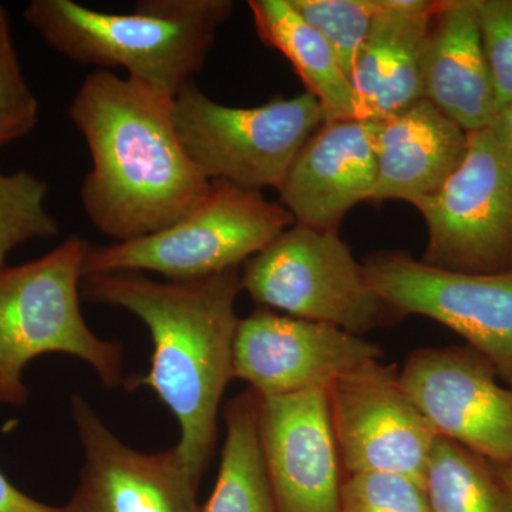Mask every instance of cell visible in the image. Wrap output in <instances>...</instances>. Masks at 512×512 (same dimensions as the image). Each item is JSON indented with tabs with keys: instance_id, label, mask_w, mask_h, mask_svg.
<instances>
[{
	"instance_id": "obj_1",
	"label": "cell",
	"mask_w": 512,
	"mask_h": 512,
	"mask_svg": "<svg viewBox=\"0 0 512 512\" xmlns=\"http://www.w3.org/2000/svg\"><path fill=\"white\" fill-rule=\"evenodd\" d=\"M173 107L174 97L96 70L67 109L92 157L80 188L84 214L116 242L170 227L210 192L178 137Z\"/></svg>"
},
{
	"instance_id": "obj_2",
	"label": "cell",
	"mask_w": 512,
	"mask_h": 512,
	"mask_svg": "<svg viewBox=\"0 0 512 512\" xmlns=\"http://www.w3.org/2000/svg\"><path fill=\"white\" fill-rule=\"evenodd\" d=\"M241 266L204 278L156 282L141 272L83 276L86 301L137 316L153 339L150 372L131 383L150 387L180 424L175 450L202 480L217 443L218 409L232 373Z\"/></svg>"
},
{
	"instance_id": "obj_3",
	"label": "cell",
	"mask_w": 512,
	"mask_h": 512,
	"mask_svg": "<svg viewBox=\"0 0 512 512\" xmlns=\"http://www.w3.org/2000/svg\"><path fill=\"white\" fill-rule=\"evenodd\" d=\"M231 0H140L131 13H107L73 0H32L23 18L57 53L177 96L207 62Z\"/></svg>"
},
{
	"instance_id": "obj_4",
	"label": "cell",
	"mask_w": 512,
	"mask_h": 512,
	"mask_svg": "<svg viewBox=\"0 0 512 512\" xmlns=\"http://www.w3.org/2000/svg\"><path fill=\"white\" fill-rule=\"evenodd\" d=\"M90 248L73 235L35 261L0 271V404L26 403L23 372L46 353L79 357L110 389L124 383L123 346L93 333L80 309Z\"/></svg>"
},
{
	"instance_id": "obj_5",
	"label": "cell",
	"mask_w": 512,
	"mask_h": 512,
	"mask_svg": "<svg viewBox=\"0 0 512 512\" xmlns=\"http://www.w3.org/2000/svg\"><path fill=\"white\" fill-rule=\"evenodd\" d=\"M295 224L261 191L211 181L207 198L170 227L109 247L90 248L83 274L154 272L167 281L220 274L245 264Z\"/></svg>"
},
{
	"instance_id": "obj_6",
	"label": "cell",
	"mask_w": 512,
	"mask_h": 512,
	"mask_svg": "<svg viewBox=\"0 0 512 512\" xmlns=\"http://www.w3.org/2000/svg\"><path fill=\"white\" fill-rule=\"evenodd\" d=\"M174 123L188 156L210 181L278 190L303 144L323 123L311 93L256 107L217 103L194 82L175 96Z\"/></svg>"
},
{
	"instance_id": "obj_7",
	"label": "cell",
	"mask_w": 512,
	"mask_h": 512,
	"mask_svg": "<svg viewBox=\"0 0 512 512\" xmlns=\"http://www.w3.org/2000/svg\"><path fill=\"white\" fill-rule=\"evenodd\" d=\"M241 285L262 308L357 336L400 316L370 286L338 232L299 224L245 262Z\"/></svg>"
},
{
	"instance_id": "obj_8",
	"label": "cell",
	"mask_w": 512,
	"mask_h": 512,
	"mask_svg": "<svg viewBox=\"0 0 512 512\" xmlns=\"http://www.w3.org/2000/svg\"><path fill=\"white\" fill-rule=\"evenodd\" d=\"M414 207L429 231L421 262L463 274L512 269V157L493 134H468L456 173Z\"/></svg>"
},
{
	"instance_id": "obj_9",
	"label": "cell",
	"mask_w": 512,
	"mask_h": 512,
	"mask_svg": "<svg viewBox=\"0 0 512 512\" xmlns=\"http://www.w3.org/2000/svg\"><path fill=\"white\" fill-rule=\"evenodd\" d=\"M363 266L370 286L400 316H426L454 330L512 389V269L450 272L403 252H380Z\"/></svg>"
},
{
	"instance_id": "obj_10",
	"label": "cell",
	"mask_w": 512,
	"mask_h": 512,
	"mask_svg": "<svg viewBox=\"0 0 512 512\" xmlns=\"http://www.w3.org/2000/svg\"><path fill=\"white\" fill-rule=\"evenodd\" d=\"M340 463L350 474L396 473L424 484L437 434L399 380L396 367L367 363L329 389Z\"/></svg>"
},
{
	"instance_id": "obj_11",
	"label": "cell",
	"mask_w": 512,
	"mask_h": 512,
	"mask_svg": "<svg viewBox=\"0 0 512 512\" xmlns=\"http://www.w3.org/2000/svg\"><path fill=\"white\" fill-rule=\"evenodd\" d=\"M477 350H414L399 372L404 392L437 436L494 464L512 461V389Z\"/></svg>"
},
{
	"instance_id": "obj_12",
	"label": "cell",
	"mask_w": 512,
	"mask_h": 512,
	"mask_svg": "<svg viewBox=\"0 0 512 512\" xmlns=\"http://www.w3.org/2000/svg\"><path fill=\"white\" fill-rule=\"evenodd\" d=\"M382 356L363 336L259 308L239 319L232 373L261 397L288 396L329 390L340 377Z\"/></svg>"
},
{
	"instance_id": "obj_13",
	"label": "cell",
	"mask_w": 512,
	"mask_h": 512,
	"mask_svg": "<svg viewBox=\"0 0 512 512\" xmlns=\"http://www.w3.org/2000/svg\"><path fill=\"white\" fill-rule=\"evenodd\" d=\"M72 416L84 464L64 512H201V483L175 447L161 453L128 447L80 394L73 396Z\"/></svg>"
},
{
	"instance_id": "obj_14",
	"label": "cell",
	"mask_w": 512,
	"mask_h": 512,
	"mask_svg": "<svg viewBox=\"0 0 512 512\" xmlns=\"http://www.w3.org/2000/svg\"><path fill=\"white\" fill-rule=\"evenodd\" d=\"M258 412L276 510L342 512V463L330 419L329 390L259 396Z\"/></svg>"
},
{
	"instance_id": "obj_15",
	"label": "cell",
	"mask_w": 512,
	"mask_h": 512,
	"mask_svg": "<svg viewBox=\"0 0 512 512\" xmlns=\"http://www.w3.org/2000/svg\"><path fill=\"white\" fill-rule=\"evenodd\" d=\"M379 121H326L309 137L278 188L295 224L339 232L343 217L372 200Z\"/></svg>"
},
{
	"instance_id": "obj_16",
	"label": "cell",
	"mask_w": 512,
	"mask_h": 512,
	"mask_svg": "<svg viewBox=\"0 0 512 512\" xmlns=\"http://www.w3.org/2000/svg\"><path fill=\"white\" fill-rule=\"evenodd\" d=\"M420 70L423 99L468 134L490 127L498 104L474 0L436 2Z\"/></svg>"
},
{
	"instance_id": "obj_17",
	"label": "cell",
	"mask_w": 512,
	"mask_h": 512,
	"mask_svg": "<svg viewBox=\"0 0 512 512\" xmlns=\"http://www.w3.org/2000/svg\"><path fill=\"white\" fill-rule=\"evenodd\" d=\"M468 133L421 99L379 120L372 201L416 204L447 183L467 154Z\"/></svg>"
},
{
	"instance_id": "obj_18",
	"label": "cell",
	"mask_w": 512,
	"mask_h": 512,
	"mask_svg": "<svg viewBox=\"0 0 512 512\" xmlns=\"http://www.w3.org/2000/svg\"><path fill=\"white\" fill-rule=\"evenodd\" d=\"M350 82L357 119L384 120L423 99L421 50L436 2L377 0Z\"/></svg>"
},
{
	"instance_id": "obj_19",
	"label": "cell",
	"mask_w": 512,
	"mask_h": 512,
	"mask_svg": "<svg viewBox=\"0 0 512 512\" xmlns=\"http://www.w3.org/2000/svg\"><path fill=\"white\" fill-rule=\"evenodd\" d=\"M248 6L259 39L291 62L308 93L325 110L326 119H357L352 82L332 47L301 18L289 0H251Z\"/></svg>"
},
{
	"instance_id": "obj_20",
	"label": "cell",
	"mask_w": 512,
	"mask_h": 512,
	"mask_svg": "<svg viewBox=\"0 0 512 512\" xmlns=\"http://www.w3.org/2000/svg\"><path fill=\"white\" fill-rule=\"evenodd\" d=\"M259 396L249 387L225 407L220 473L201 512H278L259 436Z\"/></svg>"
},
{
	"instance_id": "obj_21",
	"label": "cell",
	"mask_w": 512,
	"mask_h": 512,
	"mask_svg": "<svg viewBox=\"0 0 512 512\" xmlns=\"http://www.w3.org/2000/svg\"><path fill=\"white\" fill-rule=\"evenodd\" d=\"M424 490L431 512H512V497L491 461L437 436Z\"/></svg>"
},
{
	"instance_id": "obj_22",
	"label": "cell",
	"mask_w": 512,
	"mask_h": 512,
	"mask_svg": "<svg viewBox=\"0 0 512 512\" xmlns=\"http://www.w3.org/2000/svg\"><path fill=\"white\" fill-rule=\"evenodd\" d=\"M49 184L29 171L0 173V271L19 245L59 237V222L47 211Z\"/></svg>"
},
{
	"instance_id": "obj_23",
	"label": "cell",
	"mask_w": 512,
	"mask_h": 512,
	"mask_svg": "<svg viewBox=\"0 0 512 512\" xmlns=\"http://www.w3.org/2000/svg\"><path fill=\"white\" fill-rule=\"evenodd\" d=\"M292 8L328 42L346 76H352L365 45L379 2L377 0H289Z\"/></svg>"
},
{
	"instance_id": "obj_24",
	"label": "cell",
	"mask_w": 512,
	"mask_h": 512,
	"mask_svg": "<svg viewBox=\"0 0 512 512\" xmlns=\"http://www.w3.org/2000/svg\"><path fill=\"white\" fill-rule=\"evenodd\" d=\"M39 121V101L20 64L8 10L0 5V147L28 136Z\"/></svg>"
},
{
	"instance_id": "obj_25",
	"label": "cell",
	"mask_w": 512,
	"mask_h": 512,
	"mask_svg": "<svg viewBox=\"0 0 512 512\" xmlns=\"http://www.w3.org/2000/svg\"><path fill=\"white\" fill-rule=\"evenodd\" d=\"M342 512H431L424 484L396 473H359L343 478Z\"/></svg>"
},
{
	"instance_id": "obj_26",
	"label": "cell",
	"mask_w": 512,
	"mask_h": 512,
	"mask_svg": "<svg viewBox=\"0 0 512 512\" xmlns=\"http://www.w3.org/2000/svg\"><path fill=\"white\" fill-rule=\"evenodd\" d=\"M498 110L512 103V0H474Z\"/></svg>"
},
{
	"instance_id": "obj_27",
	"label": "cell",
	"mask_w": 512,
	"mask_h": 512,
	"mask_svg": "<svg viewBox=\"0 0 512 512\" xmlns=\"http://www.w3.org/2000/svg\"><path fill=\"white\" fill-rule=\"evenodd\" d=\"M0 512H64L63 507L40 503L18 490L0 471Z\"/></svg>"
},
{
	"instance_id": "obj_28",
	"label": "cell",
	"mask_w": 512,
	"mask_h": 512,
	"mask_svg": "<svg viewBox=\"0 0 512 512\" xmlns=\"http://www.w3.org/2000/svg\"><path fill=\"white\" fill-rule=\"evenodd\" d=\"M488 131L512 157V103L497 111Z\"/></svg>"
},
{
	"instance_id": "obj_29",
	"label": "cell",
	"mask_w": 512,
	"mask_h": 512,
	"mask_svg": "<svg viewBox=\"0 0 512 512\" xmlns=\"http://www.w3.org/2000/svg\"><path fill=\"white\" fill-rule=\"evenodd\" d=\"M494 464V463H493ZM495 470H497L498 477L503 481L505 488L512 497V461L507 464H494Z\"/></svg>"
}]
</instances>
